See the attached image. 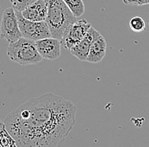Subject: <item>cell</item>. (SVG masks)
Masks as SVG:
<instances>
[{
  "mask_svg": "<svg viewBox=\"0 0 149 147\" xmlns=\"http://www.w3.org/2000/svg\"><path fill=\"white\" fill-rule=\"evenodd\" d=\"M76 110L72 101L47 93L21 104L3 122L17 146L57 147L73 129Z\"/></svg>",
  "mask_w": 149,
  "mask_h": 147,
  "instance_id": "6da1fadb",
  "label": "cell"
},
{
  "mask_svg": "<svg viewBox=\"0 0 149 147\" xmlns=\"http://www.w3.org/2000/svg\"><path fill=\"white\" fill-rule=\"evenodd\" d=\"M47 6L46 22L53 37L61 39L68 27L77 20L64 0H45Z\"/></svg>",
  "mask_w": 149,
  "mask_h": 147,
  "instance_id": "7a4b0ae2",
  "label": "cell"
},
{
  "mask_svg": "<svg viewBox=\"0 0 149 147\" xmlns=\"http://www.w3.org/2000/svg\"><path fill=\"white\" fill-rule=\"evenodd\" d=\"M7 55L12 61L22 65L37 64L43 59L37 51L36 42L23 37L9 44Z\"/></svg>",
  "mask_w": 149,
  "mask_h": 147,
  "instance_id": "3957f363",
  "label": "cell"
},
{
  "mask_svg": "<svg viewBox=\"0 0 149 147\" xmlns=\"http://www.w3.org/2000/svg\"><path fill=\"white\" fill-rule=\"evenodd\" d=\"M18 18L19 27L22 37L33 41L52 37L50 29L46 20L32 21L26 19L21 14V11H15Z\"/></svg>",
  "mask_w": 149,
  "mask_h": 147,
  "instance_id": "277c9868",
  "label": "cell"
},
{
  "mask_svg": "<svg viewBox=\"0 0 149 147\" xmlns=\"http://www.w3.org/2000/svg\"><path fill=\"white\" fill-rule=\"evenodd\" d=\"M0 37L9 44L17 41L22 37L21 32L19 27L18 18L14 8H7L2 15Z\"/></svg>",
  "mask_w": 149,
  "mask_h": 147,
  "instance_id": "5b68a950",
  "label": "cell"
},
{
  "mask_svg": "<svg viewBox=\"0 0 149 147\" xmlns=\"http://www.w3.org/2000/svg\"><path fill=\"white\" fill-rule=\"evenodd\" d=\"M91 27L92 24L89 23L86 20H77L65 32L63 37L60 39L61 46L66 49H70L85 37Z\"/></svg>",
  "mask_w": 149,
  "mask_h": 147,
  "instance_id": "8992f818",
  "label": "cell"
},
{
  "mask_svg": "<svg viewBox=\"0 0 149 147\" xmlns=\"http://www.w3.org/2000/svg\"><path fill=\"white\" fill-rule=\"evenodd\" d=\"M36 42L37 51L43 59L54 60L61 54V42L55 37H49L39 39Z\"/></svg>",
  "mask_w": 149,
  "mask_h": 147,
  "instance_id": "52a82bcc",
  "label": "cell"
},
{
  "mask_svg": "<svg viewBox=\"0 0 149 147\" xmlns=\"http://www.w3.org/2000/svg\"><path fill=\"white\" fill-rule=\"evenodd\" d=\"M99 35H101L100 32L91 27L85 37L70 49L71 55L75 56L81 61H86L91 44Z\"/></svg>",
  "mask_w": 149,
  "mask_h": 147,
  "instance_id": "ba28073f",
  "label": "cell"
},
{
  "mask_svg": "<svg viewBox=\"0 0 149 147\" xmlns=\"http://www.w3.org/2000/svg\"><path fill=\"white\" fill-rule=\"evenodd\" d=\"M22 15L32 21L46 20L47 6L45 0H37L21 11Z\"/></svg>",
  "mask_w": 149,
  "mask_h": 147,
  "instance_id": "9c48e42d",
  "label": "cell"
},
{
  "mask_svg": "<svg viewBox=\"0 0 149 147\" xmlns=\"http://www.w3.org/2000/svg\"><path fill=\"white\" fill-rule=\"evenodd\" d=\"M107 42L102 35H99L91 44L86 61L89 63H99L106 55Z\"/></svg>",
  "mask_w": 149,
  "mask_h": 147,
  "instance_id": "30bf717a",
  "label": "cell"
},
{
  "mask_svg": "<svg viewBox=\"0 0 149 147\" xmlns=\"http://www.w3.org/2000/svg\"><path fill=\"white\" fill-rule=\"evenodd\" d=\"M17 146L15 140L10 135L3 122L0 120V147Z\"/></svg>",
  "mask_w": 149,
  "mask_h": 147,
  "instance_id": "8fae6325",
  "label": "cell"
},
{
  "mask_svg": "<svg viewBox=\"0 0 149 147\" xmlns=\"http://www.w3.org/2000/svg\"><path fill=\"white\" fill-rule=\"evenodd\" d=\"M64 2L76 18L81 17L85 13V4L83 0H64Z\"/></svg>",
  "mask_w": 149,
  "mask_h": 147,
  "instance_id": "7c38bea8",
  "label": "cell"
},
{
  "mask_svg": "<svg viewBox=\"0 0 149 147\" xmlns=\"http://www.w3.org/2000/svg\"><path fill=\"white\" fill-rule=\"evenodd\" d=\"M129 27L135 32H141L146 29V23L144 19L141 16H134L129 21Z\"/></svg>",
  "mask_w": 149,
  "mask_h": 147,
  "instance_id": "4fadbf2b",
  "label": "cell"
},
{
  "mask_svg": "<svg viewBox=\"0 0 149 147\" xmlns=\"http://www.w3.org/2000/svg\"><path fill=\"white\" fill-rule=\"evenodd\" d=\"M37 0H9L15 11H22Z\"/></svg>",
  "mask_w": 149,
  "mask_h": 147,
  "instance_id": "5bb4252c",
  "label": "cell"
},
{
  "mask_svg": "<svg viewBox=\"0 0 149 147\" xmlns=\"http://www.w3.org/2000/svg\"><path fill=\"white\" fill-rule=\"evenodd\" d=\"M125 4L141 6L145 4H149V0H122Z\"/></svg>",
  "mask_w": 149,
  "mask_h": 147,
  "instance_id": "9a60e30c",
  "label": "cell"
}]
</instances>
